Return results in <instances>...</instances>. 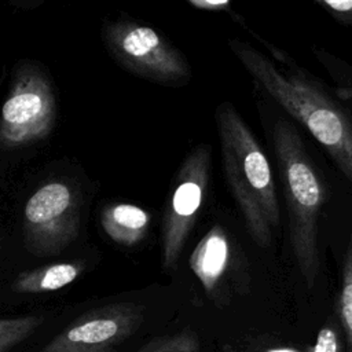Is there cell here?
<instances>
[{"label":"cell","instance_id":"14","mask_svg":"<svg viewBox=\"0 0 352 352\" xmlns=\"http://www.w3.org/2000/svg\"><path fill=\"white\" fill-rule=\"evenodd\" d=\"M138 352H199V342L194 331L183 330L154 338Z\"/></svg>","mask_w":352,"mask_h":352},{"label":"cell","instance_id":"13","mask_svg":"<svg viewBox=\"0 0 352 352\" xmlns=\"http://www.w3.org/2000/svg\"><path fill=\"white\" fill-rule=\"evenodd\" d=\"M338 312L348 340V352H352V234L344 256Z\"/></svg>","mask_w":352,"mask_h":352},{"label":"cell","instance_id":"4","mask_svg":"<svg viewBox=\"0 0 352 352\" xmlns=\"http://www.w3.org/2000/svg\"><path fill=\"white\" fill-rule=\"evenodd\" d=\"M212 147L202 143L188 153L180 165L164 217L162 265L176 267L187 236L195 224L209 184Z\"/></svg>","mask_w":352,"mask_h":352},{"label":"cell","instance_id":"10","mask_svg":"<svg viewBox=\"0 0 352 352\" xmlns=\"http://www.w3.org/2000/svg\"><path fill=\"white\" fill-rule=\"evenodd\" d=\"M150 214L131 204H118L103 213L102 226L106 234L117 243L133 246L139 243L148 228Z\"/></svg>","mask_w":352,"mask_h":352},{"label":"cell","instance_id":"15","mask_svg":"<svg viewBox=\"0 0 352 352\" xmlns=\"http://www.w3.org/2000/svg\"><path fill=\"white\" fill-rule=\"evenodd\" d=\"M309 352H341L337 331L330 326H323Z\"/></svg>","mask_w":352,"mask_h":352},{"label":"cell","instance_id":"7","mask_svg":"<svg viewBox=\"0 0 352 352\" xmlns=\"http://www.w3.org/2000/svg\"><path fill=\"white\" fill-rule=\"evenodd\" d=\"M29 248L34 254L50 256L65 249L76 235L72 194L63 183H48L36 191L25 206Z\"/></svg>","mask_w":352,"mask_h":352},{"label":"cell","instance_id":"2","mask_svg":"<svg viewBox=\"0 0 352 352\" xmlns=\"http://www.w3.org/2000/svg\"><path fill=\"white\" fill-rule=\"evenodd\" d=\"M214 118L227 186L252 238L260 246H270L280 214L268 158L249 125L230 102L217 106Z\"/></svg>","mask_w":352,"mask_h":352},{"label":"cell","instance_id":"5","mask_svg":"<svg viewBox=\"0 0 352 352\" xmlns=\"http://www.w3.org/2000/svg\"><path fill=\"white\" fill-rule=\"evenodd\" d=\"M144 309L135 302H117L78 316L40 352H85L113 346L132 336L144 320Z\"/></svg>","mask_w":352,"mask_h":352},{"label":"cell","instance_id":"9","mask_svg":"<svg viewBox=\"0 0 352 352\" xmlns=\"http://www.w3.org/2000/svg\"><path fill=\"white\" fill-rule=\"evenodd\" d=\"M82 270V261L55 263L21 272L12 282L11 287L14 292L25 294L55 292L73 283L81 275Z\"/></svg>","mask_w":352,"mask_h":352},{"label":"cell","instance_id":"1","mask_svg":"<svg viewBox=\"0 0 352 352\" xmlns=\"http://www.w3.org/2000/svg\"><path fill=\"white\" fill-rule=\"evenodd\" d=\"M228 45L253 81L308 129L352 184V114L320 81L287 59L275 60L242 40H230Z\"/></svg>","mask_w":352,"mask_h":352},{"label":"cell","instance_id":"16","mask_svg":"<svg viewBox=\"0 0 352 352\" xmlns=\"http://www.w3.org/2000/svg\"><path fill=\"white\" fill-rule=\"evenodd\" d=\"M327 10L336 19L352 26V0H314Z\"/></svg>","mask_w":352,"mask_h":352},{"label":"cell","instance_id":"18","mask_svg":"<svg viewBox=\"0 0 352 352\" xmlns=\"http://www.w3.org/2000/svg\"><path fill=\"white\" fill-rule=\"evenodd\" d=\"M85 352H114L113 346H104V348H95V349H89Z\"/></svg>","mask_w":352,"mask_h":352},{"label":"cell","instance_id":"19","mask_svg":"<svg viewBox=\"0 0 352 352\" xmlns=\"http://www.w3.org/2000/svg\"><path fill=\"white\" fill-rule=\"evenodd\" d=\"M270 352H296L293 349H274V351H270Z\"/></svg>","mask_w":352,"mask_h":352},{"label":"cell","instance_id":"3","mask_svg":"<svg viewBox=\"0 0 352 352\" xmlns=\"http://www.w3.org/2000/svg\"><path fill=\"white\" fill-rule=\"evenodd\" d=\"M272 147L289 217V238L300 271L312 286L318 274V219L326 190L296 126L280 117L272 126Z\"/></svg>","mask_w":352,"mask_h":352},{"label":"cell","instance_id":"8","mask_svg":"<svg viewBox=\"0 0 352 352\" xmlns=\"http://www.w3.org/2000/svg\"><path fill=\"white\" fill-rule=\"evenodd\" d=\"M230 257V243L226 231L220 226H213L197 243L190 256V268L210 293L221 279Z\"/></svg>","mask_w":352,"mask_h":352},{"label":"cell","instance_id":"12","mask_svg":"<svg viewBox=\"0 0 352 352\" xmlns=\"http://www.w3.org/2000/svg\"><path fill=\"white\" fill-rule=\"evenodd\" d=\"M44 322L43 315L0 318V352H10L23 342Z\"/></svg>","mask_w":352,"mask_h":352},{"label":"cell","instance_id":"17","mask_svg":"<svg viewBox=\"0 0 352 352\" xmlns=\"http://www.w3.org/2000/svg\"><path fill=\"white\" fill-rule=\"evenodd\" d=\"M192 6L199 8H223L230 0H188Z\"/></svg>","mask_w":352,"mask_h":352},{"label":"cell","instance_id":"11","mask_svg":"<svg viewBox=\"0 0 352 352\" xmlns=\"http://www.w3.org/2000/svg\"><path fill=\"white\" fill-rule=\"evenodd\" d=\"M45 113L44 98L34 91H23L11 96L3 107L4 124L16 132L25 135L32 132V126L41 122Z\"/></svg>","mask_w":352,"mask_h":352},{"label":"cell","instance_id":"6","mask_svg":"<svg viewBox=\"0 0 352 352\" xmlns=\"http://www.w3.org/2000/svg\"><path fill=\"white\" fill-rule=\"evenodd\" d=\"M116 44L122 59L147 78L179 87L192 77L184 54L150 26H122L116 34Z\"/></svg>","mask_w":352,"mask_h":352}]
</instances>
